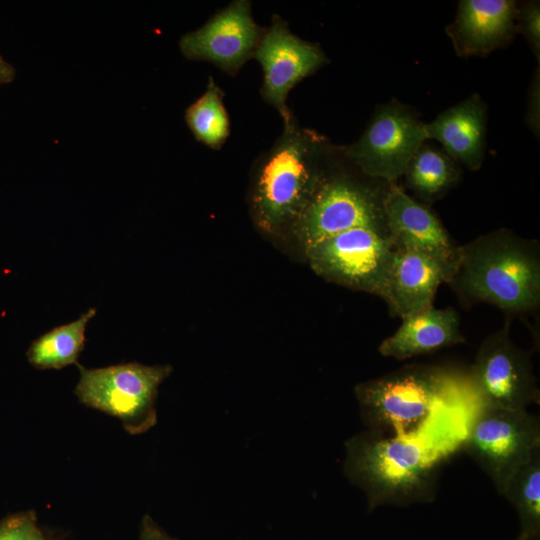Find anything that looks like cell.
I'll use <instances>...</instances> for the list:
<instances>
[{
    "mask_svg": "<svg viewBox=\"0 0 540 540\" xmlns=\"http://www.w3.org/2000/svg\"><path fill=\"white\" fill-rule=\"evenodd\" d=\"M447 284L469 305L532 311L540 303L539 243L504 228L481 235L460 246L458 266Z\"/></svg>",
    "mask_w": 540,
    "mask_h": 540,
    "instance_id": "cell-2",
    "label": "cell"
},
{
    "mask_svg": "<svg viewBox=\"0 0 540 540\" xmlns=\"http://www.w3.org/2000/svg\"><path fill=\"white\" fill-rule=\"evenodd\" d=\"M464 379L465 374L439 366L414 364L359 383L354 393L367 430L413 435L423 432L436 408Z\"/></svg>",
    "mask_w": 540,
    "mask_h": 540,
    "instance_id": "cell-4",
    "label": "cell"
},
{
    "mask_svg": "<svg viewBox=\"0 0 540 540\" xmlns=\"http://www.w3.org/2000/svg\"><path fill=\"white\" fill-rule=\"evenodd\" d=\"M528 118L530 127L538 133L539 131V69L533 79L530 89Z\"/></svg>",
    "mask_w": 540,
    "mask_h": 540,
    "instance_id": "cell-25",
    "label": "cell"
},
{
    "mask_svg": "<svg viewBox=\"0 0 540 540\" xmlns=\"http://www.w3.org/2000/svg\"><path fill=\"white\" fill-rule=\"evenodd\" d=\"M385 191L345 175H325L292 228L305 250L357 227L387 231Z\"/></svg>",
    "mask_w": 540,
    "mask_h": 540,
    "instance_id": "cell-8",
    "label": "cell"
},
{
    "mask_svg": "<svg viewBox=\"0 0 540 540\" xmlns=\"http://www.w3.org/2000/svg\"><path fill=\"white\" fill-rule=\"evenodd\" d=\"M252 59L263 70L261 96L278 111L284 124L294 118L287 105L291 89L327 63L319 45L293 34L288 23L276 14L264 29Z\"/></svg>",
    "mask_w": 540,
    "mask_h": 540,
    "instance_id": "cell-11",
    "label": "cell"
},
{
    "mask_svg": "<svg viewBox=\"0 0 540 540\" xmlns=\"http://www.w3.org/2000/svg\"><path fill=\"white\" fill-rule=\"evenodd\" d=\"M509 332L507 322L488 335L465 374V390L477 408L528 410L530 405L539 404L531 355L513 342Z\"/></svg>",
    "mask_w": 540,
    "mask_h": 540,
    "instance_id": "cell-7",
    "label": "cell"
},
{
    "mask_svg": "<svg viewBox=\"0 0 540 540\" xmlns=\"http://www.w3.org/2000/svg\"><path fill=\"white\" fill-rule=\"evenodd\" d=\"M452 276L448 267L427 255L396 249L380 297L391 315L403 318L433 306L438 287Z\"/></svg>",
    "mask_w": 540,
    "mask_h": 540,
    "instance_id": "cell-14",
    "label": "cell"
},
{
    "mask_svg": "<svg viewBox=\"0 0 540 540\" xmlns=\"http://www.w3.org/2000/svg\"><path fill=\"white\" fill-rule=\"evenodd\" d=\"M427 139L424 123L407 108L390 103L376 110L364 133L343 149V155L369 177L395 183Z\"/></svg>",
    "mask_w": 540,
    "mask_h": 540,
    "instance_id": "cell-10",
    "label": "cell"
},
{
    "mask_svg": "<svg viewBox=\"0 0 540 540\" xmlns=\"http://www.w3.org/2000/svg\"><path fill=\"white\" fill-rule=\"evenodd\" d=\"M395 250L386 230L357 227L331 236L305 252L320 276L380 296Z\"/></svg>",
    "mask_w": 540,
    "mask_h": 540,
    "instance_id": "cell-9",
    "label": "cell"
},
{
    "mask_svg": "<svg viewBox=\"0 0 540 540\" xmlns=\"http://www.w3.org/2000/svg\"><path fill=\"white\" fill-rule=\"evenodd\" d=\"M516 17L515 1L462 0L447 33L458 54H486L511 38Z\"/></svg>",
    "mask_w": 540,
    "mask_h": 540,
    "instance_id": "cell-15",
    "label": "cell"
},
{
    "mask_svg": "<svg viewBox=\"0 0 540 540\" xmlns=\"http://www.w3.org/2000/svg\"><path fill=\"white\" fill-rule=\"evenodd\" d=\"M16 76V69L0 55V86L11 83Z\"/></svg>",
    "mask_w": 540,
    "mask_h": 540,
    "instance_id": "cell-26",
    "label": "cell"
},
{
    "mask_svg": "<svg viewBox=\"0 0 540 540\" xmlns=\"http://www.w3.org/2000/svg\"><path fill=\"white\" fill-rule=\"evenodd\" d=\"M264 29L252 16L251 1L234 0L202 27L182 35L179 47L185 58L210 62L234 76L252 59Z\"/></svg>",
    "mask_w": 540,
    "mask_h": 540,
    "instance_id": "cell-12",
    "label": "cell"
},
{
    "mask_svg": "<svg viewBox=\"0 0 540 540\" xmlns=\"http://www.w3.org/2000/svg\"><path fill=\"white\" fill-rule=\"evenodd\" d=\"M324 148V140L295 118L284 124L255 167L251 207L260 229L273 234L293 227L325 177Z\"/></svg>",
    "mask_w": 540,
    "mask_h": 540,
    "instance_id": "cell-3",
    "label": "cell"
},
{
    "mask_svg": "<svg viewBox=\"0 0 540 540\" xmlns=\"http://www.w3.org/2000/svg\"><path fill=\"white\" fill-rule=\"evenodd\" d=\"M428 139H435L446 154L470 170L481 167L485 150L486 107L480 96L468 99L440 113L425 124Z\"/></svg>",
    "mask_w": 540,
    "mask_h": 540,
    "instance_id": "cell-17",
    "label": "cell"
},
{
    "mask_svg": "<svg viewBox=\"0 0 540 540\" xmlns=\"http://www.w3.org/2000/svg\"><path fill=\"white\" fill-rule=\"evenodd\" d=\"M139 540H177L166 533L154 520L146 514L140 523Z\"/></svg>",
    "mask_w": 540,
    "mask_h": 540,
    "instance_id": "cell-24",
    "label": "cell"
},
{
    "mask_svg": "<svg viewBox=\"0 0 540 540\" xmlns=\"http://www.w3.org/2000/svg\"><path fill=\"white\" fill-rule=\"evenodd\" d=\"M401 319L399 328L378 347L384 357L405 360L465 342L459 314L451 307L431 306Z\"/></svg>",
    "mask_w": 540,
    "mask_h": 540,
    "instance_id": "cell-16",
    "label": "cell"
},
{
    "mask_svg": "<svg viewBox=\"0 0 540 540\" xmlns=\"http://www.w3.org/2000/svg\"><path fill=\"white\" fill-rule=\"evenodd\" d=\"M521 29L539 60L540 9L539 2H529L521 10Z\"/></svg>",
    "mask_w": 540,
    "mask_h": 540,
    "instance_id": "cell-23",
    "label": "cell"
},
{
    "mask_svg": "<svg viewBox=\"0 0 540 540\" xmlns=\"http://www.w3.org/2000/svg\"><path fill=\"white\" fill-rule=\"evenodd\" d=\"M30 540H52L47 535L42 532V530L38 527L35 532L33 533Z\"/></svg>",
    "mask_w": 540,
    "mask_h": 540,
    "instance_id": "cell-27",
    "label": "cell"
},
{
    "mask_svg": "<svg viewBox=\"0 0 540 540\" xmlns=\"http://www.w3.org/2000/svg\"><path fill=\"white\" fill-rule=\"evenodd\" d=\"M76 365L80 378L75 394L82 404L118 418L131 435L155 426L158 388L170 375V365L129 362L92 369Z\"/></svg>",
    "mask_w": 540,
    "mask_h": 540,
    "instance_id": "cell-5",
    "label": "cell"
},
{
    "mask_svg": "<svg viewBox=\"0 0 540 540\" xmlns=\"http://www.w3.org/2000/svg\"><path fill=\"white\" fill-rule=\"evenodd\" d=\"M383 207L386 229L396 249L427 255L454 274L460 259V246L429 209L395 183H389Z\"/></svg>",
    "mask_w": 540,
    "mask_h": 540,
    "instance_id": "cell-13",
    "label": "cell"
},
{
    "mask_svg": "<svg viewBox=\"0 0 540 540\" xmlns=\"http://www.w3.org/2000/svg\"><path fill=\"white\" fill-rule=\"evenodd\" d=\"M223 98V90L210 76L205 92L185 111L186 124L195 139L214 150L220 149L230 134Z\"/></svg>",
    "mask_w": 540,
    "mask_h": 540,
    "instance_id": "cell-21",
    "label": "cell"
},
{
    "mask_svg": "<svg viewBox=\"0 0 540 540\" xmlns=\"http://www.w3.org/2000/svg\"><path fill=\"white\" fill-rule=\"evenodd\" d=\"M502 496L518 517L515 540H540V449L510 478Z\"/></svg>",
    "mask_w": 540,
    "mask_h": 540,
    "instance_id": "cell-19",
    "label": "cell"
},
{
    "mask_svg": "<svg viewBox=\"0 0 540 540\" xmlns=\"http://www.w3.org/2000/svg\"><path fill=\"white\" fill-rule=\"evenodd\" d=\"M463 450L502 495L508 481L540 449V421L528 410L477 408Z\"/></svg>",
    "mask_w": 540,
    "mask_h": 540,
    "instance_id": "cell-6",
    "label": "cell"
},
{
    "mask_svg": "<svg viewBox=\"0 0 540 540\" xmlns=\"http://www.w3.org/2000/svg\"><path fill=\"white\" fill-rule=\"evenodd\" d=\"M422 433L395 436L366 430L346 441L343 471L364 492L369 512L434 500L442 454Z\"/></svg>",
    "mask_w": 540,
    "mask_h": 540,
    "instance_id": "cell-1",
    "label": "cell"
},
{
    "mask_svg": "<svg viewBox=\"0 0 540 540\" xmlns=\"http://www.w3.org/2000/svg\"><path fill=\"white\" fill-rule=\"evenodd\" d=\"M403 175L407 186L418 197L433 201L456 183L459 171L446 153L423 144L409 161Z\"/></svg>",
    "mask_w": 540,
    "mask_h": 540,
    "instance_id": "cell-20",
    "label": "cell"
},
{
    "mask_svg": "<svg viewBox=\"0 0 540 540\" xmlns=\"http://www.w3.org/2000/svg\"><path fill=\"white\" fill-rule=\"evenodd\" d=\"M95 314L96 309L90 308L77 320L55 327L34 340L26 353L29 363L42 370L77 364L85 345L87 323Z\"/></svg>",
    "mask_w": 540,
    "mask_h": 540,
    "instance_id": "cell-18",
    "label": "cell"
},
{
    "mask_svg": "<svg viewBox=\"0 0 540 540\" xmlns=\"http://www.w3.org/2000/svg\"><path fill=\"white\" fill-rule=\"evenodd\" d=\"M38 527L33 511L9 515L0 520V540H30Z\"/></svg>",
    "mask_w": 540,
    "mask_h": 540,
    "instance_id": "cell-22",
    "label": "cell"
}]
</instances>
